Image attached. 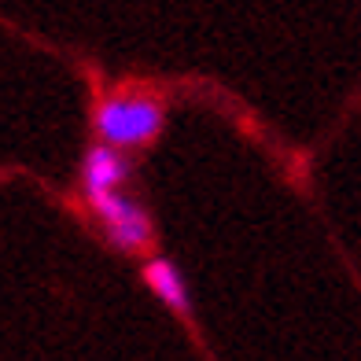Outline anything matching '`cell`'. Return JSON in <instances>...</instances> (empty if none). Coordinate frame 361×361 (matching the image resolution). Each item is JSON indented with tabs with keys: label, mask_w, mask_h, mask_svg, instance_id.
Here are the masks:
<instances>
[{
	"label": "cell",
	"mask_w": 361,
	"mask_h": 361,
	"mask_svg": "<svg viewBox=\"0 0 361 361\" xmlns=\"http://www.w3.org/2000/svg\"><path fill=\"white\" fill-rule=\"evenodd\" d=\"M166 96L144 85L107 89L92 104V137L137 155L147 152L166 129Z\"/></svg>",
	"instance_id": "6da1fadb"
},
{
	"label": "cell",
	"mask_w": 361,
	"mask_h": 361,
	"mask_svg": "<svg viewBox=\"0 0 361 361\" xmlns=\"http://www.w3.org/2000/svg\"><path fill=\"white\" fill-rule=\"evenodd\" d=\"M85 210L96 225V233L104 236V243L118 255H133L147 258L155 247V221L147 214V207L126 188H111V192H96V195H81Z\"/></svg>",
	"instance_id": "7a4b0ae2"
},
{
	"label": "cell",
	"mask_w": 361,
	"mask_h": 361,
	"mask_svg": "<svg viewBox=\"0 0 361 361\" xmlns=\"http://www.w3.org/2000/svg\"><path fill=\"white\" fill-rule=\"evenodd\" d=\"M133 180V155L122 152L114 144L92 140L81 155L78 166V192L81 195H96V192H111V188H126Z\"/></svg>",
	"instance_id": "3957f363"
},
{
	"label": "cell",
	"mask_w": 361,
	"mask_h": 361,
	"mask_svg": "<svg viewBox=\"0 0 361 361\" xmlns=\"http://www.w3.org/2000/svg\"><path fill=\"white\" fill-rule=\"evenodd\" d=\"M140 281H144V288L152 291L162 306L177 310V314H188V306H192V291H188L185 273H180L170 258H162V255H147V258H144V266H140Z\"/></svg>",
	"instance_id": "277c9868"
}]
</instances>
